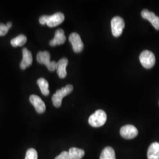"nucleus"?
<instances>
[{
    "mask_svg": "<svg viewBox=\"0 0 159 159\" xmlns=\"http://www.w3.org/2000/svg\"><path fill=\"white\" fill-rule=\"evenodd\" d=\"M73 90V86L71 84L65 86L60 90H58L55 94L52 97V102L53 105L56 107H60L62 104L63 98L69 94H70Z\"/></svg>",
    "mask_w": 159,
    "mask_h": 159,
    "instance_id": "obj_1",
    "label": "nucleus"
},
{
    "mask_svg": "<svg viewBox=\"0 0 159 159\" xmlns=\"http://www.w3.org/2000/svg\"><path fill=\"white\" fill-rule=\"evenodd\" d=\"M107 120V114L102 110H98L91 114L89 119V123L92 127H99L104 125Z\"/></svg>",
    "mask_w": 159,
    "mask_h": 159,
    "instance_id": "obj_2",
    "label": "nucleus"
},
{
    "mask_svg": "<svg viewBox=\"0 0 159 159\" xmlns=\"http://www.w3.org/2000/svg\"><path fill=\"white\" fill-rule=\"evenodd\" d=\"M51 55L48 51H40L37 55V60L40 64L46 66L48 70L54 71L57 68V63L54 61H50Z\"/></svg>",
    "mask_w": 159,
    "mask_h": 159,
    "instance_id": "obj_3",
    "label": "nucleus"
},
{
    "mask_svg": "<svg viewBox=\"0 0 159 159\" xmlns=\"http://www.w3.org/2000/svg\"><path fill=\"white\" fill-rule=\"evenodd\" d=\"M140 61L144 68H152L156 63V58L152 51L144 50L140 55Z\"/></svg>",
    "mask_w": 159,
    "mask_h": 159,
    "instance_id": "obj_4",
    "label": "nucleus"
},
{
    "mask_svg": "<svg viewBox=\"0 0 159 159\" xmlns=\"http://www.w3.org/2000/svg\"><path fill=\"white\" fill-rule=\"evenodd\" d=\"M111 31L114 37H118L122 34L125 24L123 19L119 16L114 17L111 21Z\"/></svg>",
    "mask_w": 159,
    "mask_h": 159,
    "instance_id": "obj_5",
    "label": "nucleus"
},
{
    "mask_svg": "<svg viewBox=\"0 0 159 159\" xmlns=\"http://www.w3.org/2000/svg\"><path fill=\"white\" fill-rule=\"evenodd\" d=\"M69 41L71 43L73 51L75 52H80L83 51L84 48V44L81 40L79 34L73 33L69 36Z\"/></svg>",
    "mask_w": 159,
    "mask_h": 159,
    "instance_id": "obj_6",
    "label": "nucleus"
},
{
    "mask_svg": "<svg viewBox=\"0 0 159 159\" xmlns=\"http://www.w3.org/2000/svg\"><path fill=\"white\" fill-rule=\"evenodd\" d=\"M121 136L125 139H132L138 135V130L135 126L133 125H125L123 126L120 131Z\"/></svg>",
    "mask_w": 159,
    "mask_h": 159,
    "instance_id": "obj_7",
    "label": "nucleus"
},
{
    "mask_svg": "<svg viewBox=\"0 0 159 159\" xmlns=\"http://www.w3.org/2000/svg\"><path fill=\"white\" fill-rule=\"evenodd\" d=\"M64 18V15L60 12L55 13L52 16H47L46 24L49 27H54L63 23Z\"/></svg>",
    "mask_w": 159,
    "mask_h": 159,
    "instance_id": "obj_8",
    "label": "nucleus"
},
{
    "mask_svg": "<svg viewBox=\"0 0 159 159\" xmlns=\"http://www.w3.org/2000/svg\"><path fill=\"white\" fill-rule=\"evenodd\" d=\"M30 101L34 106V108L38 113H43L46 111V104L41 100L40 97L37 95H31L30 97Z\"/></svg>",
    "mask_w": 159,
    "mask_h": 159,
    "instance_id": "obj_9",
    "label": "nucleus"
},
{
    "mask_svg": "<svg viewBox=\"0 0 159 159\" xmlns=\"http://www.w3.org/2000/svg\"><path fill=\"white\" fill-rule=\"evenodd\" d=\"M141 15L144 19L148 20L155 29L159 30V17L156 16L154 12L144 9L141 12Z\"/></svg>",
    "mask_w": 159,
    "mask_h": 159,
    "instance_id": "obj_10",
    "label": "nucleus"
},
{
    "mask_svg": "<svg viewBox=\"0 0 159 159\" xmlns=\"http://www.w3.org/2000/svg\"><path fill=\"white\" fill-rule=\"evenodd\" d=\"M66 40V37L63 29H58L55 33L54 37L51 40L49 44L52 47L63 44Z\"/></svg>",
    "mask_w": 159,
    "mask_h": 159,
    "instance_id": "obj_11",
    "label": "nucleus"
},
{
    "mask_svg": "<svg viewBox=\"0 0 159 159\" xmlns=\"http://www.w3.org/2000/svg\"><path fill=\"white\" fill-rule=\"evenodd\" d=\"M33 63L32 54L26 48L23 49V60L20 63V67L21 69L25 70L27 67H30Z\"/></svg>",
    "mask_w": 159,
    "mask_h": 159,
    "instance_id": "obj_12",
    "label": "nucleus"
},
{
    "mask_svg": "<svg viewBox=\"0 0 159 159\" xmlns=\"http://www.w3.org/2000/svg\"><path fill=\"white\" fill-rule=\"evenodd\" d=\"M68 60L66 58H63L60 59L57 63V73L59 77L64 79L67 76L66 67L68 64Z\"/></svg>",
    "mask_w": 159,
    "mask_h": 159,
    "instance_id": "obj_13",
    "label": "nucleus"
},
{
    "mask_svg": "<svg viewBox=\"0 0 159 159\" xmlns=\"http://www.w3.org/2000/svg\"><path fill=\"white\" fill-rule=\"evenodd\" d=\"M148 159H159V143L150 144L148 151Z\"/></svg>",
    "mask_w": 159,
    "mask_h": 159,
    "instance_id": "obj_14",
    "label": "nucleus"
},
{
    "mask_svg": "<svg viewBox=\"0 0 159 159\" xmlns=\"http://www.w3.org/2000/svg\"><path fill=\"white\" fill-rule=\"evenodd\" d=\"M68 153L70 159H81L85 154V152L83 149L72 148H70Z\"/></svg>",
    "mask_w": 159,
    "mask_h": 159,
    "instance_id": "obj_15",
    "label": "nucleus"
},
{
    "mask_svg": "<svg viewBox=\"0 0 159 159\" xmlns=\"http://www.w3.org/2000/svg\"><path fill=\"white\" fill-rule=\"evenodd\" d=\"M37 84L40 87L41 91L44 96H48L50 94V91L48 89L49 84L48 81L44 78H40L37 80Z\"/></svg>",
    "mask_w": 159,
    "mask_h": 159,
    "instance_id": "obj_16",
    "label": "nucleus"
},
{
    "mask_svg": "<svg viewBox=\"0 0 159 159\" xmlns=\"http://www.w3.org/2000/svg\"><path fill=\"white\" fill-rule=\"evenodd\" d=\"M100 159H116L115 152L111 147H107L102 150Z\"/></svg>",
    "mask_w": 159,
    "mask_h": 159,
    "instance_id": "obj_17",
    "label": "nucleus"
},
{
    "mask_svg": "<svg viewBox=\"0 0 159 159\" xmlns=\"http://www.w3.org/2000/svg\"><path fill=\"white\" fill-rule=\"evenodd\" d=\"M27 39L25 35L23 34H20L16 38L11 40V44L14 47H17L18 46H23L27 42Z\"/></svg>",
    "mask_w": 159,
    "mask_h": 159,
    "instance_id": "obj_18",
    "label": "nucleus"
},
{
    "mask_svg": "<svg viewBox=\"0 0 159 159\" xmlns=\"http://www.w3.org/2000/svg\"><path fill=\"white\" fill-rule=\"evenodd\" d=\"M25 159H38V154L34 148H30L27 152Z\"/></svg>",
    "mask_w": 159,
    "mask_h": 159,
    "instance_id": "obj_19",
    "label": "nucleus"
},
{
    "mask_svg": "<svg viewBox=\"0 0 159 159\" xmlns=\"http://www.w3.org/2000/svg\"><path fill=\"white\" fill-rule=\"evenodd\" d=\"M8 30L6 25L0 23V36H4L7 34Z\"/></svg>",
    "mask_w": 159,
    "mask_h": 159,
    "instance_id": "obj_20",
    "label": "nucleus"
},
{
    "mask_svg": "<svg viewBox=\"0 0 159 159\" xmlns=\"http://www.w3.org/2000/svg\"><path fill=\"white\" fill-rule=\"evenodd\" d=\"M55 159H70L68 152H63L61 154H60L57 156Z\"/></svg>",
    "mask_w": 159,
    "mask_h": 159,
    "instance_id": "obj_21",
    "label": "nucleus"
},
{
    "mask_svg": "<svg viewBox=\"0 0 159 159\" xmlns=\"http://www.w3.org/2000/svg\"><path fill=\"white\" fill-rule=\"evenodd\" d=\"M7 28L8 29H10L11 27L12 26V23L11 22H10V21H9L8 23H7Z\"/></svg>",
    "mask_w": 159,
    "mask_h": 159,
    "instance_id": "obj_22",
    "label": "nucleus"
}]
</instances>
